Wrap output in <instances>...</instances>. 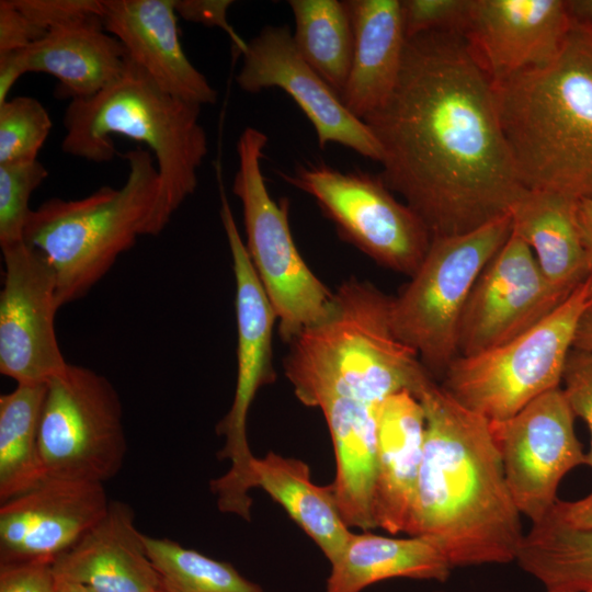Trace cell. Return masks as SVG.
I'll use <instances>...</instances> for the list:
<instances>
[{"label":"cell","instance_id":"obj_1","mask_svg":"<svg viewBox=\"0 0 592 592\" xmlns=\"http://www.w3.org/2000/svg\"><path fill=\"white\" fill-rule=\"evenodd\" d=\"M363 121L382 148L378 175L432 238L466 234L508 215L527 192L493 83L462 33L407 38L396 87Z\"/></svg>","mask_w":592,"mask_h":592},{"label":"cell","instance_id":"obj_2","mask_svg":"<svg viewBox=\"0 0 592 592\" xmlns=\"http://www.w3.org/2000/svg\"><path fill=\"white\" fill-rule=\"evenodd\" d=\"M423 457L406 534L430 542L454 568L509 563L524 537L490 422L434 379L417 396Z\"/></svg>","mask_w":592,"mask_h":592},{"label":"cell","instance_id":"obj_3","mask_svg":"<svg viewBox=\"0 0 592 592\" xmlns=\"http://www.w3.org/2000/svg\"><path fill=\"white\" fill-rule=\"evenodd\" d=\"M493 88L525 189L592 201V25L572 21L553 61Z\"/></svg>","mask_w":592,"mask_h":592},{"label":"cell","instance_id":"obj_4","mask_svg":"<svg viewBox=\"0 0 592 592\" xmlns=\"http://www.w3.org/2000/svg\"><path fill=\"white\" fill-rule=\"evenodd\" d=\"M390 303L367 282L351 278L339 286L332 312L300 332L283 362L301 403L343 397L378 406L403 390L417 397L434 379L394 333Z\"/></svg>","mask_w":592,"mask_h":592},{"label":"cell","instance_id":"obj_5","mask_svg":"<svg viewBox=\"0 0 592 592\" xmlns=\"http://www.w3.org/2000/svg\"><path fill=\"white\" fill-rule=\"evenodd\" d=\"M201 109L162 90L128 57L115 81L92 96L70 100L62 117L61 149L104 163L117 153L113 136L147 145L157 163L161 210L168 224L195 192L197 171L208 153Z\"/></svg>","mask_w":592,"mask_h":592},{"label":"cell","instance_id":"obj_6","mask_svg":"<svg viewBox=\"0 0 592 592\" xmlns=\"http://www.w3.org/2000/svg\"><path fill=\"white\" fill-rule=\"evenodd\" d=\"M124 184L77 200L53 197L32 209L24 241L43 253L55 276L59 307L86 296L141 236L168 225L153 156L137 147L123 155Z\"/></svg>","mask_w":592,"mask_h":592},{"label":"cell","instance_id":"obj_7","mask_svg":"<svg viewBox=\"0 0 592 592\" xmlns=\"http://www.w3.org/2000/svg\"><path fill=\"white\" fill-rule=\"evenodd\" d=\"M512 234L511 214L462 235L433 237L409 283L391 297L394 333L434 376L458 357L460 317L478 276Z\"/></svg>","mask_w":592,"mask_h":592},{"label":"cell","instance_id":"obj_8","mask_svg":"<svg viewBox=\"0 0 592 592\" xmlns=\"http://www.w3.org/2000/svg\"><path fill=\"white\" fill-rule=\"evenodd\" d=\"M590 305L589 276L528 331L494 349L455 358L440 385L489 422L513 417L534 399L561 386L578 323Z\"/></svg>","mask_w":592,"mask_h":592},{"label":"cell","instance_id":"obj_9","mask_svg":"<svg viewBox=\"0 0 592 592\" xmlns=\"http://www.w3.org/2000/svg\"><path fill=\"white\" fill-rule=\"evenodd\" d=\"M266 144L260 129H243L237 141L232 192L242 206L248 254L276 314L280 337L291 343L329 317L334 293L301 258L289 227L288 201L276 202L270 195L261 169Z\"/></svg>","mask_w":592,"mask_h":592},{"label":"cell","instance_id":"obj_10","mask_svg":"<svg viewBox=\"0 0 592 592\" xmlns=\"http://www.w3.org/2000/svg\"><path fill=\"white\" fill-rule=\"evenodd\" d=\"M220 218L232 259L236 280L238 329L237 380L230 409L216 425L225 443L218 458L228 459L226 474L210 481L217 506L224 513L250 521L253 489L252 454L247 439V419L260 388L275 379L272 364V334L276 314L258 277L242 241L223 186Z\"/></svg>","mask_w":592,"mask_h":592},{"label":"cell","instance_id":"obj_11","mask_svg":"<svg viewBox=\"0 0 592 592\" xmlns=\"http://www.w3.org/2000/svg\"><path fill=\"white\" fill-rule=\"evenodd\" d=\"M38 449L47 477L89 482L113 478L127 452L119 396L95 371L75 364L46 383Z\"/></svg>","mask_w":592,"mask_h":592},{"label":"cell","instance_id":"obj_12","mask_svg":"<svg viewBox=\"0 0 592 592\" xmlns=\"http://www.w3.org/2000/svg\"><path fill=\"white\" fill-rule=\"evenodd\" d=\"M280 175L312 196L338 234L379 265L411 277L422 264L432 236L378 174L341 171L318 162Z\"/></svg>","mask_w":592,"mask_h":592},{"label":"cell","instance_id":"obj_13","mask_svg":"<svg viewBox=\"0 0 592 592\" xmlns=\"http://www.w3.org/2000/svg\"><path fill=\"white\" fill-rule=\"evenodd\" d=\"M574 414L561 387L534 399L513 417L490 422L512 499L532 524L544 521L559 500L563 477L585 465Z\"/></svg>","mask_w":592,"mask_h":592},{"label":"cell","instance_id":"obj_14","mask_svg":"<svg viewBox=\"0 0 592 592\" xmlns=\"http://www.w3.org/2000/svg\"><path fill=\"white\" fill-rule=\"evenodd\" d=\"M571 293L546 278L531 248L512 232L473 286L459 321L458 356L494 349L523 334Z\"/></svg>","mask_w":592,"mask_h":592},{"label":"cell","instance_id":"obj_15","mask_svg":"<svg viewBox=\"0 0 592 592\" xmlns=\"http://www.w3.org/2000/svg\"><path fill=\"white\" fill-rule=\"evenodd\" d=\"M1 250L0 372L16 385H46L68 364L55 330V276L43 253L25 241Z\"/></svg>","mask_w":592,"mask_h":592},{"label":"cell","instance_id":"obj_16","mask_svg":"<svg viewBox=\"0 0 592 592\" xmlns=\"http://www.w3.org/2000/svg\"><path fill=\"white\" fill-rule=\"evenodd\" d=\"M238 87L248 93L278 88L299 106L315 128L318 145L339 144L380 162L382 148L365 122L343 103L341 95L304 59L288 25H265L247 42Z\"/></svg>","mask_w":592,"mask_h":592},{"label":"cell","instance_id":"obj_17","mask_svg":"<svg viewBox=\"0 0 592 592\" xmlns=\"http://www.w3.org/2000/svg\"><path fill=\"white\" fill-rule=\"evenodd\" d=\"M103 483L47 477L0 504V563H46L72 547L106 513Z\"/></svg>","mask_w":592,"mask_h":592},{"label":"cell","instance_id":"obj_18","mask_svg":"<svg viewBox=\"0 0 592 592\" xmlns=\"http://www.w3.org/2000/svg\"><path fill=\"white\" fill-rule=\"evenodd\" d=\"M571 25L563 0H473L462 34L494 84L553 61Z\"/></svg>","mask_w":592,"mask_h":592},{"label":"cell","instance_id":"obj_19","mask_svg":"<svg viewBox=\"0 0 592 592\" xmlns=\"http://www.w3.org/2000/svg\"><path fill=\"white\" fill-rule=\"evenodd\" d=\"M101 19L162 90L200 106L217 102V90L183 50L175 0H103Z\"/></svg>","mask_w":592,"mask_h":592},{"label":"cell","instance_id":"obj_20","mask_svg":"<svg viewBox=\"0 0 592 592\" xmlns=\"http://www.w3.org/2000/svg\"><path fill=\"white\" fill-rule=\"evenodd\" d=\"M5 55L22 75L53 76L58 82L56 96L70 100L104 89L122 76L128 60L124 46L105 30L101 16L54 27L29 47Z\"/></svg>","mask_w":592,"mask_h":592},{"label":"cell","instance_id":"obj_21","mask_svg":"<svg viewBox=\"0 0 592 592\" xmlns=\"http://www.w3.org/2000/svg\"><path fill=\"white\" fill-rule=\"evenodd\" d=\"M132 506L111 500L104 516L52 565L96 592H162Z\"/></svg>","mask_w":592,"mask_h":592},{"label":"cell","instance_id":"obj_22","mask_svg":"<svg viewBox=\"0 0 592 592\" xmlns=\"http://www.w3.org/2000/svg\"><path fill=\"white\" fill-rule=\"evenodd\" d=\"M425 415L419 399L403 390L377 409V469L374 489L376 525L406 533L423 457Z\"/></svg>","mask_w":592,"mask_h":592},{"label":"cell","instance_id":"obj_23","mask_svg":"<svg viewBox=\"0 0 592 592\" xmlns=\"http://www.w3.org/2000/svg\"><path fill=\"white\" fill-rule=\"evenodd\" d=\"M345 3L353 29V54L341 99L363 119L378 110L396 87L407 37L399 0Z\"/></svg>","mask_w":592,"mask_h":592},{"label":"cell","instance_id":"obj_24","mask_svg":"<svg viewBox=\"0 0 592 592\" xmlns=\"http://www.w3.org/2000/svg\"><path fill=\"white\" fill-rule=\"evenodd\" d=\"M378 406L343 397L322 398L316 405L325 415L334 449L335 477L328 487L346 525L363 531L377 528Z\"/></svg>","mask_w":592,"mask_h":592},{"label":"cell","instance_id":"obj_25","mask_svg":"<svg viewBox=\"0 0 592 592\" xmlns=\"http://www.w3.org/2000/svg\"><path fill=\"white\" fill-rule=\"evenodd\" d=\"M577 201L558 192L527 190L510 212L512 232L531 248L546 278L568 291L592 274L577 221Z\"/></svg>","mask_w":592,"mask_h":592},{"label":"cell","instance_id":"obj_26","mask_svg":"<svg viewBox=\"0 0 592 592\" xmlns=\"http://www.w3.org/2000/svg\"><path fill=\"white\" fill-rule=\"evenodd\" d=\"M330 567L325 592H362L371 584L396 578L445 582L453 570L424 538H395L368 531L351 533Z\"/></svg>","mask_w":592,"mask_h":592},{"label":"cell","instance_id":"obj_27","mask_svg":"<svg viewBox=\"0 0 592 592\" xmlns=\"http://www.w3.org/2000/svg\"><path fill=\"white\" fill-rule=\"evenodd\" d=\"M253 487L263 489L316 543L330 563L342 554L350 527L328 486L312 482L309 466L274 452L254 457Z\"/></svg>","mask_w":592,"mask_h":592},{"label":"cell","instance_id":"obj_28","mask_svg":"<svg viewBox=\"0 0 592 592\" xmlns=\"http://www.w3.org/2000/svg\"><path fill=\"white\" fill-rule=\"evenodd\" d=\"M46 385H16L0 396V502L18 497L47 476L38 449Z\"/></svg>","mask_w":592,"mask_h":592},{"label":"cell","instance_id":"obj_29","mask_svg":"<svg viewBox=\"0 0 592 592\" xmlns=\"http://www.w3.org/2000/svg\"><path fill=\"white\" fill-rule=\"evenodd\" d=\"M294 43L304 59L340 95L353 54V29L345 1L289 0Z\"/></svg>","mask_w":592,"mask_h":592},{"label":"cell","instance_id":"obj_30","mask_svg":"<svg viewBox=\"0 0 592 592\" xmlns=\"http://www.w3.org/2000/svg\"><path fill=\"white\" fill-rule=\"evenodd\" d=\"M143 537L162 592H264L229 562L185 548L169 538L146 534Z\"/></svg>","mask_w":592,"mask_h":592},{"label":"cell","instance_id":"obj_31","mask_svg":"<svg viewBox=\"0 0 592 592\" xmlns=\"http://www.w3.org/2000/svg\"><path fill=\"white\" fill-rule=\"evenodd\" d=\"M52 126L47 110L32 96L0 104V164L38 160Z\"/></svg>","mask_w":592,"mask_h":592},{"label":"cell","instance_id":"obj_32","mask_svg":"<svg viewBox=\"0 0 592 592\" xmlns=\"http://www.w3.org/2000/svg\"><path fill=\"white\" fill-rule=\"evenodd\" d=\"M38 160L0 164V246L23 242L33 192L47 178Z\"/></svg>","mask_w":592,"mask_h":592},{"label":"cell","instance_id":"obj_33","mask_svg":"<svg viewBox=\"0 0 592 592\" xmlns=\"http://www.w3.org/2000/svg\"><path fill=\"white\" fill-rule=\"evenodd\" d=\"M473 0H401V14L407 38L434 32L462 33Z\"/></svg>","mask_w":592,"mask_h":592},{"label":"cell","instance_id":"obj_34","mask_svg":"<svg viewBox=\"0 0 592 592\" xmlns=\"http://www.w3.org/2000/svg\"><path fill=\"white\" fill-rule=\"evenodd\" d=\"M560 387L574 417L581 418L589 429L591 441L585 465L592 469V352L571 350Z\"/></svg>","mask_w":592,"mask_h":592},{"label":"cell","instance_id":"obj_35","mask_svg":"<svg viewBox=\"0 0 592 592\" xmlns=\"http://www.w3.org/2000/svg\"><path fill=\"white\" fill-rule=\"evenodd\" d=\"M34 25L47 33L66 23L101 16L103 0H11Z\"/></svg>","mask_w":592,"mask_h":592},{"label":"cell","instance_id":"obj_36","mask_svg":"<svg viewBox=\"0 0 592 592\" xmlns=\"http://www.w3.org/2000/svg\"><path fill=\"white\" fill-rule=\"evenodd\" d=\"M55 573L46 563H0V592H54Z\"/></svg>","mask_w":592,"mask_h":592},{"label":"cell","instance_id":"obj_37","mask_svg":"<svg viewBox=\"0 0 592 592\" xmlns=\"http://www.w3.org/2000/svg\"><path fill=\"white\" fill-rule=\"evenodd\" d=\"M45 34L11 0L0 1V56L24 49Z\"/></svg>","mask_w":592,"mask_h":592},{"label":"cell","instance_id":"obj_38","mask_svg":"<svg viewBox=\"0 0 592 592\" xmlns=\"http://www.w3.org/2000/svg\"><path fill=\"white\" fill-rule=\"evenodd\" d=\"M232 3L230 0H175V11L178 16L189 22L223 29L235 47L242 53L247 42L237 34L227 20V11Z\"/></svg>","mask_w":592,"mask_h":592},{"label":"cell","instance_id":"obj_39","mask_svg":"<svg viewBox=\"0 0 592 592\" xmlns=\"http://www.w3.org/2000/svg\"><path fill=\"white\" fill-rule=\"evenodd\" d=\"M546 519L571 528L592 532V491L574 501L558 500Z\"/></svg>","mask_w":592,"mask_h":592},{"label":"cell","instance_id":"obj_40","mask_svg":"<svg viewBox=\"0 0 592 592\" xmlns=\"http://www.w3.org/2000/svg\"><path fill=\"white\" fill-rule=\"evenodd\" d=\"M570 576L580 592H592V532L583 533L572 551Z\"/></svg>","mask_w":592,"mask_h":592},{"label":"cell","instance_id":"obj_41","mask_svg":"<svg viewBox=\"0 0 592 592\" xmlns=\"http://www.w3.org/2000/svg\"><path fill=\"white\" fill-rule=\"evenodd\" d=\"M577 221L589 261L592 266V201H577Z\"/></svg>","mask_w":592,"mask_h":592},{"label":"cell","instance_id":"obj_42","mask_svg":"<svg viewBox=\"0 0 592 592\" xmlns=\"http://www.w3.org/2000/svg\"><path fill=\"white\" fill-rule=\"evenodd\" d=\"M573 349L592 352V305H590L580 318L578 323Z\"/></svg>","mask_w":592,"mask_h":592},{"label":"cell","instance_id":"obj_43","mask_svg":"<svg viewBox=\"0 0 592 592\" xmlns=\"http://www.w3.org/2000/svg\"><path fill=\"white\" fill-rule=\"evenodd\" d=\"M567 5L572 21L592 25V0L567 1Z\"/></svg>","mask_w":592,"mask_h":592},{"label":"cell","instance_id":"obj_44","mask_svg":"<svg viewBox=\"0 0 592 592\" xmlns=\"http://www.w3.org/2000/svg\"><path fill=\"white\" fill-rule=\"evenodd\" d=\"M55 573V572H54ZM54 592H96L91 587L55 573Z\"/></svg>","mask_w":592,"mask_h":592},{"label":"cell","instance_id":"obj_45","mask_svg":"<svg viewBox=\"0 0 592 592\" xmlns=\"http://www.w3.org/2000/svg\"><path fill=\"white\" fill-rule=\"evenodd\" d=\"M546 592H578V591H568V590H546Z\"/></svg>","mask_w":592,"mask_h":592},{"label":"cell","instance_id":"obj_46","mask_svg":"<svg viewBox=\"0 0 592 592\" xmlns=\"http://www.w3.org/2000/svg\"><path fill=\"white\" fill-rule=\"evenodd\" d=\"M590 288H591V294H592V274L590 275Z\"/></svg>","mask_w":592,"mask_h":592},{"label":"cell","instance_id":"obj_47","mask_svg":"<svg viewBox=\"0 0 592 592\" xmlns=\"http://www.w3.org/2000/svg\"><path fill=\"white\" fill-rule=\"evenodd\" d=\"M436 592H443V591H436Z\"/></svg>","mask_w":592,"mask_h":592}]
</instances>
